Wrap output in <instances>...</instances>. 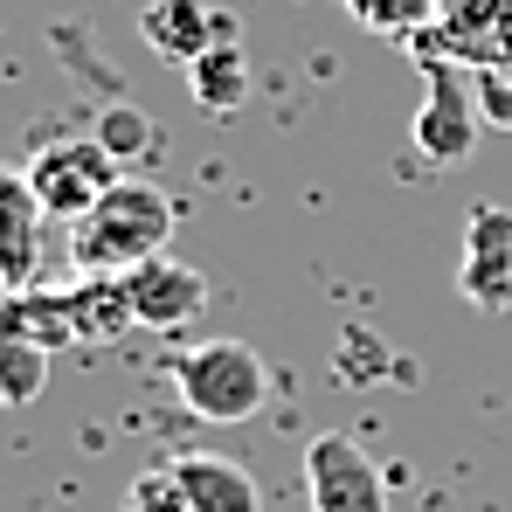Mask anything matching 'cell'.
<instances>
[{"instance_id":"obj_13","label":"cell","mask_w":512,"mask_h":512,"mask_svg":"<svg viewBox=\"0 0 512 512\" xmlns=\"http://www.w3.org/2000/svg\"><path fill=\"white\" fill-rule=\"evenodd\" d=\"M63 291H70V326H77V346L125 340V333L139 326L125 277H77V284H63Z\"/></svg>"},{"instance_id":"obj_3","label":"cell","mask_w":512,"mask_h":512,"mask_svg":"<svg viewBox=\"0 0 512 512\" xmlns=\"http://www.w3.org/2000/svg\"><path fill=\"white\" fill-rule=\"evenodd\" d=\"M416 63H423V111L409 125V146L429 167H464L471 146H478V125H485L478 77L464 63H450V56H436V49H416Z\"/></svg>"},{"instance_id":"obj_7","label":"cell","mask_w":512,"mask_h":512,"mask_svg":"<svg viewBox=\"0 0 512 512\" xmlns=\"http://www.w3.org/2000/svg\"><path fill=\"white\" fill-rule=\"evenodd\" d=\"M132 291V312H139V333H187L201 312H208V277L173 263V256H153L125 277Z\"/></svg>"},{"instance_id":"obj_8","label":"cell","mask_w":512,"mask_h":512,"mask_svg":"<svg viewBox=\"0 0 512 512\" xmlns=\"http://www.w3.org/2000/svg\"><path fill=\"white\" fill-rule=\"evenodd\" d=\"M457 291L471 305H485V312H506L512 305V208H471Z\"/></svg>"},{"instance_id":"obj_5","label":"cell","mask_w":512,"mask_h":512,"mask_svg":"<svg viewBox=\"0 0 512 512\" xmlns=\"http://www.w3.org/2000/svg\"><path fill=\"white\" fill-rule=\"evenodd\" d=\"M416 49L464 63L471 77H512V0H443L436 28L416 35Z\"/></svg>"},{"instance_id":"obj_10","label":"cell","mask_w":512,"mask_h":512,"mask_svg":"<svg viewBox=\"0 0 512 512\" xmlns=\"http://www.w3.org/2000/svg\"><path fill=\"white\" fill-rule=\"evenodd\" d=\"M139 35H146V49L153 56H167V63H194V56H208L215 42H229L236 35V21L229 14H215V7H201V0H153L146 14H139Z\"/></svg>"},{"instance_id":"obj_4","label":"cell","mask_w":512,"mask_h":512,"mask_svg":"<svg viewBox=\"0 0 512 512\" xmlns=\"http://www.w3.org/2000/svg\"><path fill=\"white\" fill-rule=\"evenodd\" d=\"M21 173H28V187H35L42 215H49V222H70V229H77L90 208L125 180L118 160H111L97 139H49V146H35V153H28V167H21Z\"/></svg>"},{"instance_id":"obj_6","label":"cell","mask_w":512,"mask_h":512,"mask_svg":"<svg viewBox=\"0 0 512 512\" xmlns=\"http://www.w3.org/2000/svg\"><path fill=\"white\" fill-rule=\"evenodd\" d=\"M305 499L312 512H388V485L346 429H326L305 443Z\"/></svg>"},{"instance_id":"obj_11","label":"cell","mask_w":512,"mask_h":512,"mask_svg":"<svg viewBox=\"0 0 512 512\" xmlns=\"http://www.w3.org/2000/svg\"><path fill=\"white\" fill-rule=\"evenodd\" d=\"M167 471L187 492V512H263V485L250 478V464L222 450H180Z\"/></svg>"},{"instance_id":"obj_9","label":"cell","mask_w":512,"mask_h":512,"mask_svg":"<svg viewBox=\"0 0 512 512\" xmlns=\"http://www.w3.org/2000/svg\"><path fill=\"white\" fill-rule=\"evenodd\" d=\"M42 201L21 167H0V291L42 284Z\"/></svg>"},{"instance_id":"obj_19","label":"cell","mask_w":512,"mask_h":512,"mask_svg":"<svg viewBox=\"0 0 512 512\" xmlns=\"http://www.w3.org/2000/svg\"><path fill=\"white\" fill-rule=\"evenodd\" d=\"M478 111H485V125L512 132V77H478Z\"/></svg>"},{"instance_id":"obj_15","label":"cell","mask_w":512,"mask_h":512,"mask_svg":"<svg viewBox=\"0 0 512 512\" xmlns=\"http://www.w3.org/2000/svg\"><path fill=\"white\" fill-rule=\"evenodd\" d=\"M90 139H97V146H104L118 167H132V160H153V153L167 146V132H160L146 111H132V104H111V111L97 118V132H90Z\"/></svg>"},{"instance_id":"obj_14","label":"cell","mask_w":512,"mask_h":512,"mask_svg":"<svg viewBox=\"0 0 512 512\" xmlns=\"http://www.w3.org/2000/svg\"><path fill=\"white\" fill-rule=\"evenodd\" d=\"M187 90H194V97H201V111H215V118H229V111L250 97V63H243L236 35H229V42H215L208 56H194V63H187Z\"/></svg>"},{"instance_id":"obj_1","label":"cell","mask_w":512,"mask_h":512,"mask_svg":"<svg viewBox=\"0 0 512 512\" xmlns=\"http://www.w3.org/2000/svg\"><path fill=\"white\" fill-rule=\"evenodd\" d=\"M173 222L180 215L153 180H118L70 229V263H77V277H132L139 263L167 256Z\"/></svg>"},{"instance_id":"obj_16","label":"cell","mask_w":512,"mask_h":512,"mask_svg":"<svg viewBox=\"0 0 512 512\" xmlns=\"http://www.w3.org/2000/svg\"><path fill=\"white\" fill-rule=\"evenodd\" d=\"M49 388V353L35 340H7L0 333V409H28Z\"/></svg>"},{"instance_id":"obj_2","label":"cell","mask_w":512,"mask_h":512,"mask_svg":"<svg viewBox=\"0 0 512 512\" xmlns=\"http://www.w3.org/2000/svg\"><path fill=\"white\" fill-rule=\"evenodd\" d=\"M173 395L201 423H250L270 402V367L243 340H201L187 353H173Z\"/></svg>"},{"instance_id":"obj_17","label":"cell","mask_w":512,"mask_h":512,"mask_svg":"<svg viewBox=\"0 0 512 512\" xmlns=\"http://www.w3.org/2000/svg\"><path fill=\"white\" fill-rule=\"evenodd\" d=\"M436 7L443 0H346V14L374 35H395V42H416L436 28Z\"/></svg>"},{"instance_id":"obj_12","label":"cell","mask_w":512,"mask_h":512,"mask_svg":"<svg viewBox=\"0 0 512 512\" xmlns=\"http://www.w3.org/2000/svg\"><path fill=\"white\" fill-rule=\"evenodd\" d=\"M0 333H7V340H35L42 353L77 346V326H70V291H56V284L0 291Z\"/></svg>"},{"instance_id":"obj_18","label":"cell","mask_w":512,"mask_h":512,"mask_svg":"<svg viewBox=\"0 0 512 512\" xmlns=\"http://www.w3.org/2000/svg\"><path fill=\"white\" fill-rule=\"evenodd\" d=\"M118 512H187V492H180V478H173V471H146V478H132V485H125Z\"/></svg>"}]
</instances>
